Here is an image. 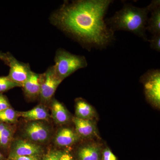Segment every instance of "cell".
Masks as SVG:
<instances>
[{
    "label": "cell",
    "mask_w": 160,
    "mask_h": 160,
    "mask_svg": "<svg viewBox=\"0 0 160 160\" xmlns=\"http://www.w3.org/2000/svg\"><path fill=\"white\" fill-rule=\"evenodd\" d=\"M111 0L65 1L51 16L52 24L87 49L105 48L114 39L105 17Z\"/></svg>",
    "instance_id": "cell-1"
},
{
    "label": "cell",
    "mask_w": 160,
    "mask_h": 160,
    "mask_svg": "<svg viewBox=\"0 0 160 160\" xmlns=\"http://www.w3.org/2000/svg\"><path fill=\"white\" fill-rule=\"evenodd\" d=\"M154 2L152 1L149 5L144 8L125 4L121 10L106 20V24L114 32L119 30L129 32L146 40L148 15L154 6Z\"/></svg>",
    "instance_id": "cell-2"
},
{
    "label": "cell",
    "mask_w": 160,
    "mask_h": 160,
    "mask_svg": "<svg viewBox=\"0 0 160 160\" xmlns=\"http://www.w3.org/2000/svg\"><path fill=\"white\" fill-rule=\"evenodd\" d=\"M55 72L58 77L63 81L79 69L88 66L83 56L72 54L64 49H58L54 58Z\"/></svg>",
    "instance_id": "cell-3"
},
{
    "label": "cell",
    "mask_w": 160,
    "mask_h": 160,
    "mask_svg": "<svg viewBox=\"0 0 160 160\" xmlns=\"http://www.w3.org/2000/svg\"><path fill=\"white\" fill-rule=\"evenodd\" d=\"M22 136L23 139L43 146L53 137L52 127L47 121L27 122L23 126Z\"/></svg>",
    "instance_id": "cell-4"
},
{
    "label": "cell",
    "mask_w": 160,
    "mask_h": 160,
    "mask_svg": "<svg viewBox=\"0 0 160 160\" xmlns=\"http://www.w3.org/2000/svg\"><path fill=\"white\" fill-rule=\"evenodd\" d=\"M147 100L152 106L160 108V69H149L141 78Z\"/></svg>",
    "instance_id": "cell-5"
},
{
    "label": "cell",
    "mask_w": 160,
    "mask_h": 160,
    "mask_svg": "<svg viewBox=\"0 0 160 160\" xmlns=\"http://www.w3.org/2000/svg\"><path fill=\"white\" fill-rule=\"evenodd\" d=\"M62 81L58 77L53 66L49 67L42 74L39 97L41 104L45 106L49 105L57 89Z\"/></svg>",
    "instance_id": "cell-6"
},
{
    "label": "cell",
    "mask_w": 160,
    "mask_h": 160,
    "mask_svg": "<svg viewBox=\"0 0 160 160\" xmlns=\"http://www.w3.org/2000/svg\"><path fill=\"white\" fill-rule=\"evenodd\" d=\"M44 152L43 146L20 138L14 139L12 141L9 150V158L16 156H42Z\"/></svg>",
    "instance_id": "cell-7"
},
{
    "label": "cell",
    "mask_w": 160,
    "mask_h": 160,
    "mask_svg": "<svg viewBox=\"0 0 160 160\" xmlns=\"http://www.w3.org/2000/svg\"><path fill=\"white\" fill-rule=\"evenodd\" d=\"M5 63L9 67V74L7 76L12 82L22 87L32 71L29 64L18 61L9 52H7Z\"/></svg>",
    "instance_id": "cell-8"
},
{
    "label": "cell",
    "mask_w": 160,
    "mask_h": 160,
    "mask_svg": "<svg viewBox=\"0 0 160 160\" xmlns=\"http://www.w3.org/2000/svg\"><path fill=\"white\" fill-rule=\"evenodd\" d=\"M80 138L74 129L69 127H62L58 129L53 137L55 146L68 149L80 141Z\"/></svg>",
    "instance_id": "cell-9"
},
{
    "label": "cell",
    "mask_w": 160,
    "mask_h": 160,
    "mask_svg": "<svg viewBox=\"0 0 160 160\" xmlns=\"http://www.w3.org/2000/svg\"><path fill=\"white\" fill-rule=\"evenodd\" d=\"M50 117L54 122L60 126H66L72 119L70 113L59 101L53 98L50 104Z\"/></svg>",
    "instance_id": "cell-10"
},
{
    "label": "cell",
    "mask_w": 160,
    "mask_h": 160,
    "mask_svg": "<svg viewBox=\"0 0 160 160\" xmlns=\"http://www.w3.org/2000/svg\"><path fill=\"white\" fill-rule=\"evenodd\" d=\"M75 130L80 138L89 139L98 137L97 129L92 120H83L75 117L72 118Z\"/></svg>",
    "instance_id": "cell-11"
},
{
    "label": "cell",
    "mask_w": 160,
    "mask_h": 160,
    "mask_svg": "<svg viewBox=\"0 0 160 160\" xmlns=\"http://www.w3.org/2000/svg\"><path fill=\"white\" fill-rule=\"evenodd\" d=\"M41 76L42 74L32 71L22 87L25 97L29 101H33L39 97Z\"/></svg>",
    "instance_id": "cell-12"
},
{
    "label": "cell",
    "mask_w": 160,
    "mask_h": 160,
    "mask_svg": "<svg viewBox=\"0 0 160 160\" xmlns=\"http://www.w3.org/2000/svg\"><path fill=\"white\" fill-rule=\"evenodd\" d=\"M102 146L94 142L83 144L78 149V160H101Z\"/></svg>",
    "instance_id": "cell-13"
},
{
    "label": "cell",
    "mask_w": 160,
    "mask_h": 160,
    "mask_svg": "<svg viewBox=\"0 0 160 160\" xmlns=\"http://www.w3.org/2000/svg\"><path fill=\"white\" fill-rule=\"evenodd\" d=\"M20 117L27 122L30 121H47L49 122L51 117L46 106L41 104L28 111L19 112Z\"/></svg>",
    "instance_id": "cell-14"
},
{
    "label": "cell",
    "mask_w": 160,
    "mask_h": 160,
    "mask_svg": "<svg viewBox=\"0 0 160 160\" xmlns=\"http://www.w3.org/2000/svg\"><path fill=\"white\" fill-rule=\"evenodd\" d=\"M15 131V125L0 122V149L9 151Z\"/></svg>",
    "instance_id": "cell-15"
},
{
    "label": "cell",
    "mask_w": 160,
    "mask_h": 160,
    "mask_svg": "<svg viewBox=\"0 0 160 160\" xmlns=\"http://www.w3.org/2000/svg\"><path fill=\"white\" fill-rule=\"evenodd\" d=\"M75 117L83 120H93L96 112L93 107L82 98L75 101Z\"/></svg>",
    "instance_id": "cell-16"
},
{
    "label": "cell",
    "mask_w": 160,
    "mask_h": 160,
    "mask_svg": "<svg viewBox=\"0 0 160 160\" xmlns=\"http://www.w3.org/2000/svg\"><path fill=\"white\" fill-rule=\"evenodd\" d=\"M151 16L147 21L146 30L153 35L160 34V1H155L154 6L150 11Z\"/></svg>",
    "instance_id": "cell-17"
},
{
    "label": "cell",
    "mask_w": 160,
    "mask_h": 160,
    "mask_svg": "<svg viewBox=\"0 0 160 160\" xmlns=\"http://www.w3.org/2000/svg\"><path fill=\"white\" fill-rule=\"evenodd\" d=\"M20 117L19 112L12 107L0 111V122L10 125H15Z\"/></svg>",
    "instance_id": "cell-18"
},
{
    "label": "cell",
    "mask_w": 160,
    "mask_h": 160,
    "mask_svg": "<svg viewBox=\"0 0 160 160\" xmlns=\"http://www.w3.org/2000/svg\"><path fill=\"white\" fill-rule=\"evenodd\" d=\"M16 87H22L12 82L8 76H0V93H3Z\"/></svg>",
    "instance_id": "cell-19"
},
{
    "label": "cell",
    "mask_w": 160,
    "mask_h": 160,
    "mask_svg": "<svg viewBox=\"0 0 160 160\" xmlns=\"http://www.w3.org/2000/svg\"><path fill=\"white\" fill-rule=\"evenodd\" d=\"M55 150L58 160H74L69 149Z\"/></svg>",
    "instance_id": "cell-20"
},
{
    "label": "cell",
    "mask_w": 160,
    "mask_h": 160,
    "mask_svg": "<svg viewBox=\"0 0 160 160\" xmlns=\"http://www.w3.org/2000/svg\"><path fill=\"white\" fill-rule=\"evenodd\" d=\"M151 49L160 52V34L153 35L152 37L149 40Z\"/></svg>",
    "instance_id": "cell-21"
},
{
    "label": "cell",
    "mask_w": 160,
    "mask_h": 160,
    "mask_svg": "<svg viewBox=\"0 0 160 160\" xmlns=\"http://www.w3.org/2000/svg\"><path fill=\"white\" fill-rule=\"evenodd\" d=\"M101 160H118V159L110 149L107 147L102 151Z\"/></svg>",
    "instance_id": "cell-22"
},
{
    "label": "cell",
    "mask_w": 160,
    "mask_h": 160,
    "mask_svg": "<svg viewBox=\"0 0 160 160\" xmlns=\"http://www.w3.org/2000/svg\"><path fill=\"white\" fill-rule=\"evenodd\" d=\"M8 98L3 93H0V111L11 108Z\"/></svg>",
    "instance_id": "cell-23"
},
{
    "label": "cell",
    "mask_w": 160,
    "mask_h": 160,
    "mask_svg": "<svg viewBox=\"0 0 160 160\" xmlns=\"http://www.w3.org/2000/svg\"><path fill=\"white\" fill-rule=\"evenodd\" d=\"M9 160H41L42 156H16L8 158Z\"/></svg>",
    "instance_id": "cell-24"
},
{
    "label": "cell",
    "mask_w": 160,
    "mask_h": 160,
    "mask_svg": "<svg viewBox=\"0 0 160 160\" xmlns=\"http://www.w3.org/2000/svg\"><path fill=\"white\" fill-rule=\"evenodd\" d=\"M41 160H58L56 150H50L42 158Z\"/></svg>",
    "instance_id": "cell-25"
},
{
    "label": "cell",
    "mask_w": 160,
    "mask_h": 160,
    "mask_svg": "<svg viewBox=\"0 0 160 160\" xmlns=\"http://www.w3.org/2000/svg\"><path fill=\"white\" fill-rule=\"evenodd\" d=\"M7 58V53H3L0 52V59L5 62Z\"/></svg>",
    "instance_id": "cell-26"
},
{
    "label": "cell",
    "mask_w": 160,
    "mask_h": 160,
    "mask_svg": "<svg viewBox=\"0 0 160 160\" xmlns=\"http://www.w3.org/2000/svg\"><path fill=\"white\" fill-rule=\"evenodd\" d=\"M3 159V156L1 153V151H0V160H2Z\"/></svg>",
    "instance_id": "cell-27"
}]
</instances>
